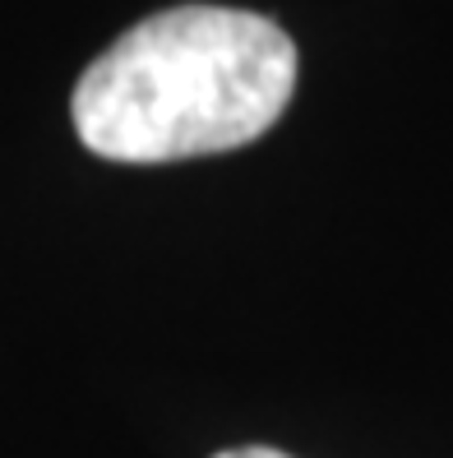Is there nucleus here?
<instances>
[{
	"mask_svg": "<svg viewBox=\"0 0 453 458\" xmlns=\"http://www.w3.org/2000/svg\"><path fill=\"white\" fill-rule=\"evenodd\" d=\"M297 47L273 19L172 5L121 33L79 74L70 116L106 163H180L255 144L287 112Z\"/></svg>",
	"mask_w": 453,
	"mask_h": 458,
	"instance_id": "obj_1",
	"label": "nucleus"
},
{
	"mask_svg": "<svg viewBox=\"0 0 453 458\" xmlns=\"http://www.w3.org/2000/svg\"><path fill=\"white\" fill-rule=\"evenodd\" d=\"M218 458H291L282 449H269V445H246V449H222Z\"/></svg>",
	"mask_w": 453,
	"mask_h": 458,
	"instance_id": "obj_2",
	"label": "nucleus"
}]
</instances>
